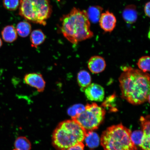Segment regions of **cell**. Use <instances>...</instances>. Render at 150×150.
I'll return each instance as SVG.
<instances>
[{
  "instance_id": "obj_1",
  "label": "cell",
  "mask_w": 150,
  "mask_h": 150,
  "mask_svg": "<svg viewBox=\"0 0 150 150\" xmlns=\"http://www.w3.org/2000/svg\"><path fill=\"white\" fill-rule=\"evenodd\" d=\"M122 70L119 81L122 98L134 105L149 103V74L131 67H122Z\"/></svg>"
},
{
  "instance_id": "obj_2",
  "label": "cell",
  "mask_w": 150,
  "mask_h": 150,
  "mask_svg": "<svg viewBox=\"0 0 150 150\" xmlns=\"http://www.w3.org/2000/svg\"><path fill=\"white\" fill-rule=\"evenodd\" d=\"M61 32L65 38L74 44L91 38L93 33L87 11L73 8L60 20Z\"/></svg>"
},
{
  "instance_id": "obj_3",
  "label": "cell",
  "mask_w": 150,
  "mask_h": 150,
  "mask_svg": "<svg viewBox=\"0 0 150 150\" xmlns=\"http://www.w3.org/2000/svg\"><path fill=\"white\" fill-rule=\"evenodd\" d=\"M87 132L75 121L67 120L61 122L54 130L52 144L56 150H66L85 139Z\"/></svg>"
},
{
  "instance_id": "obj_4",
  "label": "cell",
  "mask_w": 150,
  "mask_h": 150,
  "mask_svg": "<svg viewBox=\"0 0 150 150\" xmlns=\"http://www.w3.org/2000/svg\"><path fill=\"white\" fill-rule=\"evenodd\" d=\"M131 131L122 124L108 127L103 132L101 145L104 150H138L131 138Z\"/></svg>"
},
{
  "instance_id": "obj_5",
  "label": "cell",
  "mask_w": 150,
  "mask_h": 150,
  "mask_svg": "<svg viewBox=\"0 0 150 150\" xmlns=\"http://www.w3.org/2000/svg\"><path fill=\"white\" fill-rule=\"evenodd\" d=\"M19 10L26 20L44 25L52 12L49 0H21Z\"/></svg>"
},
{
  "instance_id": "obj_6",
  "label": "cell",
  "mask_w": 150,
  "mask_h": 150,
  "mask_svg": "<svg viewBox=\"0 0 150 150\" xmlns=\"http://www.w3.org/2000/svg\"><path fill=\"white\" fill-rule=\"evenodd\" d=\"M85 108L84 111L72 119L79 124L87 132L98 128L104 120L106 111L95 103L87 104Z\"/></svg>"
},
{
  "instance_id": "obj_7",
  "label": "cell",
  "mask_w": 150,
  "mask_h": 150,
  "mask_svg": "<svg viewBox=\"0 0 150 150\" xmlns=\"http://www.w3.org/2000/svg\"><path fill=\"white\" fill-rule=\"evenodd\" d=\"M84 91L86 97L90 100L101 102L104 100V89L99 84H91L84 90Z\"/></svg>"
},
{
  "instance_id": "obj_8",
  "label": "cell",
  "mask_w": 150,
  "mask_h": 150,
  "mask_svg": "<svg viewBox=\"0 0 150 150\" xmlns=\"http://www.w3.org/2000/svg\"><path fill=\"white\" fill-rule=\"evenodd\" d=\"M24 81L28 85L35 88L39 92L44 91L46 82L42 75L38 73H30L25 75Z\"/></svg>"
},
{
  "instance_id": "obj_9",
  "label": "cell",
  "mask_w": 150,
  "mask_h": 150,
  "mask_svg": "<svg viewBox=\"0 0 150 150\" xmlns=\"http://www.w3.org/2000/svg\"><path fill=\"white\" fill-rule=\"evenodd\" d=\"M101 28L106 32H111L115 28L117 19L112 13L107 11L101 15L99 21Z\"/></svg>"
},
{
  "instance_id": "obj_10",
  "label": "cell",
  "mask_w": 150,
  "mask_h": 150,
  "mask_svg": "<svg viewBox=\"0 0 150 150\" xmlns=\"http://www.w3.org/2000/svg\"><path fill=\"white\" fill-rule=\"evenodd\" d=\"M140 120L143 135L139 146L142 150H150V116L141 117Z\"/></svg>"
},
{
  "instance_id": "obj_11",
  "label": "cell",
  "mask_w": 150,
  "mask_h": 150,
  "mask_svg": "<svg viewBox=\"0 0 150 150\" xmlns=\"http://www.w3.org/2000/svg\"><path fill=\"white\" fill-rule=\"evenodd\" d=\"M88 68L92 73L98 74L103 72L106 67L104 58L100 56H94L90 58L88 63Z\"/></svg>"
},
{
  "instance_id": "obj_12",
  "label": "cell",
  "mask_w": 150,
  "mask_h": 150,
  "mask_svg": "<svg viewBox=\"0 0 150 150\" xmlns=\"http://www.w3.org/2000/svg\"><path fill=\"white\" fill-rule=\"evenodd\" d=\"M122 16L124 20L127 23L132 24L135 22L138 18L136 6L134 5L127 6L123 11Z\"/></svg>"
},
{
  "instance_id": "obj_13",
  "label": "cell",
  "mask_w": 150,
  "mask_h": 150,
  "mask_svg": "<svg viewBox=\"0 0 150 150\" xmlns=\"http://www.w3.org/2000/svg\"><path fill=\"white\" fill-rule=\"evenodd\" d=\"M1 35L5 42L12 43L18 38V33L14 26L9 25L6 26L1 31Z\"/></svg>"
},
{
  "instance_id": "obj_14",
  "label": "cell",
  "mask_w": 150,
  "mask_h": 150,
  "mask_svg": "<svg viewBox=\"0 0 150 150\" xmlns=\"http://www.w3.org/2000/svg\"><path fill=\"white\" fill-rule=\"evenodd\" d=\"M77 82L81 89L84 90L91 83V75L88 71L82 70L79 71L77 75Z\"/></svg>"
},
{
  "instance_id": "obj_15",
  "label": "cell",
  "mask_w": 150,
  "mask_h": 150,
  "mask_svg": "<svg viewBox=\"0 0 150 150\" xmlns=\"http://www.w3.org/2000/svg\"><path fill=\"white\" fill-rule=\"evenodd\" d=\"M46 38L45 35L42 30H35L31 33L30 40L31 46L36 48L45 42Z\"/></svg>"
},
{
  "instance_id": "obj_16",
  "label": "cell",
  "mask_w": 150,
  "mask_h": 150,
  "mask_svg": "<svg viewBox=\"0 0 150 150\" xmlns=\"http://www.w3.org/2000/svg\"><path fill=\"white\" fill-rule=\"evenodd\" d=\"M103 10L102 7L98 6L90 7L87 11L89 20L93 23L99 22Z\"/></svg>"
},
{
  "instance_id": "obj_17",
  "label": "cell",
  "mask_w": 150,
  "mask_h": 150,
  "mask_svg": "<svg viewBox=\"0 0 150 150\" xmlns=\"http://www.w3.org/2000/svg\"><path fill=\"white\" fill-rule=\"evenodd\" d=\"M84 139L86 145L91 149L98 147L100 142V138L98 134L93 131L87 132Z\"/></svg>"
},
{
  "instance_id": "obj_18",
  "label": "cell",
  "mask_w": 150,
  "mask_h": 150,
  "mask_svg": "<svg viewBox=\"0 0 150 150\" xmlns=\"http://www.w3.org/2000/svg\"><path fill=\"white\" fill-rule=\"evenodd\" d=\"M16 30L18 34L20 37H26L30 33L31 26L29 22L22 21L18 23L16 26Z\"/></svg>"
},
{
  "instance_id": "obj_19",
  "label": "cell",
  "mask_w": 150,
  "mask_h": 150,
  "mask_svg": "<svg viewBox=\"0 0 150 150\" xmlns=\"http://www.w3.org/2000/svg\"><path fill=\"white\" fill-rule=\"evenodd\" d=\"M14 147L16 150H30L31 149V144L25 137H20L15 141Z\"/></svg>"
},
{
  "instance_id": "obj_20",
  "label": "cell",
  "mask_w": 150,
  "mask_h": 150,
  "mask_svg": "<svg viewBox=\"0 0 150 150\" xmlns=\"http://www.w3.org/2000/svg\"><path fill=\"white\" fill-rule=\"evenodd\" d=\"M150 59L149 56H142L139 60L137 65L140 70L144 72L150 71Z\"/></svg>"
},
{
  "instance_id": "obj_21",
  "label": "cell",
  "mask_w": 150,
  "mask_h": 150,
  "mask_svg": "<svg viewBox=\"0 0 150 150\" xmlns=\"http://www.w3.org/2000/svg\"><path fill=\"white\" fill-rule=\"evenodd\" d=\"M85 109V107L83 105L76 104L69 108L67 112L72 117L84 111Z\"/></svg>"
},
{
  "instance_id": "obj_22",
  "label": "cell",
  "mask_w": 150,
  "mask_h": 150,
  "mask_svg": "<svg viewBox=\"0 0 150 150\" xmlns=\"http://www.w3.org/2000/svg\"><path fill=\"white\" fill-rule=\"evenodd\" d=\"M3 5L5 8L10 11H14L18 8L19 0H3Z\"/></svg>"
},
{
  "instance_id": "obj_23",
  "label": "cell",
  "mask_w": 150,
  "mask_h": 150,
  "mask_svg": "<svg viewBox=\"0 0 150 150\" xmlns=\"http://www.w3.org/2000/svg\"><path fill=\"white\" fill-rule=\"evenodd\" d=\"M143 132L141 130H137L131 132V140L135 145L139 146L141 142Z\"/></svg>"
},
{
  "instance_id": "obj_24",
  "label": "cell",
  "mask_w": 150,
  "mask_h": 150,
  "mask_svg": "<svg viewBox=\"0 0 150 150\" xmlns=\"http://www.w3.org/2000/svg\"><path fill=\"white\" fill-rule=\"evenodd\" d=\"M84 146L82 142H80L66 150H84Z\"/></svg>"
},
{
  "instance_id": "obj_25",
  "label": "cell",
  "mask_w": 150,
  "mask_h": 150,
  "mask_svg": "<svg viewBox=\"0 0 150 150\" xmlns=\"http://www.w3.org/2000/svg\"><path fill=\"white\" fill-rule=\"evenodd\" d=\"M150 2L146 4L144 7V12L146 16L150 17Z\"/></svg>"
},
{
  "instance_id": "obj_26",
  "label": "cell",
  "mask_w": 150,
  "mask_h": 150,
  "mask_svg": "<svg viewBox=\"0 0 150 150\" xmlns=\"http://www.w3.org/2000/svg\"><path fill=\"white\" fill-rule=\"evenodd\" d=\"M3 45V42L2 41L1 39L0 38V48Z\"/></svg>"
},
{
  "instance_id": "obj_27",
  "label": "cell",
  "mask_w": 150,
  "mask_h": 150,
  "mask_svg": "<svg viewBox=\"0 0 150 150\" xmlns=\"http://www.w3.org/2000/svg\"><path fill=\"white\" fill-rule=\"evenodd\" d=\"M13 150H16V149H14Z\"/></svg>"
}]
</instances>
